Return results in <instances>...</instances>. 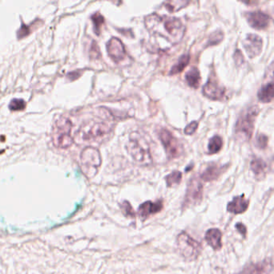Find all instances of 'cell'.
Here are the masks:
<instances>
[{
	"mask_svg": "<svg viewBox=\"0 0 274 274\" xmlns=\"http://www.w3.org/2000/svg\"><path fill=\"white\" fill-rule=\"evenodd\" d=\"M145 23L150 32L164 37L173 44L182 41L185 33V27L182 21L176 17L161 16L153 13L145 18Z\"/></svg>",
	"mask_w": 274,
	"mask_h": 274,
	"instance_id": "obj_1",
	"label": "cell"
},
{
	"mask_svg": "<svg viewBox=\"0 0 274 274\" xmlns=\"http://www.w3.org/2000/svg\"><path fill=\"white\" fill-rule=\"evenodd\" d=\"M127 151L138 164L147 166L152 164V156L150 145L143 135L137 131L131 133L127 143Z\"/></svg>",
	"mask_w": 274,
	"mask_h": 274,
	"instance_id": "obj_2",
	"label": "cell"
},
{
	"mask_svg": "<svg viewBox=\"0 0 274 274\" xmlns=\"http://www.w3.org/2000/svg\"><path fill=\"white\" fill-rule=\"evenodd\" d=\"M108 124L99 121H89L83 124L76 134V139L82 142H98L111 132Z\"/></svg>",
	"mask_w": 274,
	"mask_h": 274,
	"instance_id": "obj_3",
	"label": "cell"
},
{
	"mask_svg": "<svg viewBox=\"0 0 274 274\" xmlns=\"http://www.w3.org/2000/svg\"><path fill=\"white\" fill-rule=\"evenodd\" d=\"M73 123L66 117H59L55 123L53 131V143L58 148L67 149L70 147L74 142L71 135Z\"/></svg>",
	"mask_w": 274,
	"mask_h": 274,
	"instance_id": "obj_4",
	"label": "cell"
},
{
	"mask_svg": "<svg viewBox=\"0 0 274 274\" xmlns=\"http://www.w3.org/2000/svg\"><path fill=\"white\" fill-rule=\"evenodd\" d=\"M102 163L100 151L94 147H86L80 155V167L87 178H92L96 176Z\"/></svg>",
	"mask_w": 274,
	"mask_h": 274,
	"instance_id": "obj_5",
	"label": "cell"
},
{
	"mask_svg": "<svg viewBox=\"0 0 274 274\" xmlns=\"http://www.w3.org/2000/svg\"><path fill=\"white\" fill-rule=\"evenodd\" d=\"M177 248L180 254L188 261L195 260L201 253L200 243L194 240L185 232H182L177 238Z\"/></svg>",
	"mask_w": 274,
	"mask_h": 274,
	"instance_id": "obj_6",
	"label": "cell"
},
{
	"mask_svg": "<svg viewBox=\"0 0 274 274\" xmlns=\"http://www.w3.org/2000/svg\"><path fill=\"white\" fill-rule=\"evenodd\" d=\"M258 113V107L253 106L238 118L236 125V132L243 140L246 141L251 138L254 132L255 120Z\"/></svg>",
	"mask_w": 274,
	"mask_h": 274,
	"instance_id": "obj_7",
	"label": "cell"
},
{
	"mask_svg": "<svg viewBox=\"0 0 274 274\" xmlns=\"http://www.w3.org/2000/svg\"><path fill=\"white\" fill-rule=\"evenodd\" d=\"M159 137L165 149L168 158H177L182 156L183 146L169 130L161 129L159 132Z\"/></svg>",
	"mask_w": 274,
	"mask_h": 274,
	"instance_id": "obj_8",
	"label": "cell"
},
{
	"mask_svg": "<svg viewBox=\"0 0 274 274\" xmlns=\"http://www.w3.org/2000/svg\"><path fill=\"white\" fill-rule=\"evenodd\" d=\"M202 197H203V185L201 182L200 181L199 178L193 177L191 178L187 187L185 197L183 202V209L201 203Z\"/></svg>",
	"mask_w": 274,
	"mask_h": 274,
	"instance_id": "obj_9",
	"label": "cell"
},
{
	"mask_svg": "<svg viewBox=\"0 0 274 274\" xmlns=\"http://www.w3.org/2000/svg\"><path fill=\"white\" fill-rule=\"evenodd\" d=\"M262 102L267 103L274 99V59L268 67L265 76V82L261 85L257 94Z\"/></svg>",
	"mask_w": 274,
	"mask_h": 274,
	"instance_id": "obj_10",
	"label": "cell"
},
{
	"mask_svg": "<svg viewBox=\"0 0 274 274\" xmlns=\"http://www.w3.org/2000/svg\"><path fill=\"white\" fill-rule=\"evenodd\" d=\"M107 52L109 57L116 64H120L127 59L128 55L125 45L120 39L112 37L107 43Z\"/></svg>",
	"mask_w": 274,
	"mask_h": 274,
	"instance_id": "obj_11",
	"label": "cell"
},
{
	"mask_svg": "<svg viewBox=\"0 0 274 274\" xmlns=\"http://www.w3.org/2000/svg\"><path fill=\"white\" fill-rule=\"evenodd\" d=\"M243 44L250 58H254L258 56L262 51V39L257 35H248Z\"/></svg>",
	"mask_w": 274,
	"mask_h": 274,
	"instance_id": "obj_12",
	"label": "cell"
},
{
	"mask_svg": "<svg viewBox=\"0 0 274 274\" xmlns=\"http://www.w3.org/2000/svg\"><path fill=\"white\" fill-rule=\"evenodd\" d=\"M246 18L249 24L256 29H264L267 28L270 21V16L261 11L248 12Z\"/></svg>",
	"mask_w": 274,
	"mask_h": 274,
	"instance_id": "obj_13",
	"label": "cell"
},
{
	"mask_svg": "<svg viewBox=\"0 0 274 274\" xmlns=\"http://www.w3.org/2000/svg\"><path fill=\"white\" fill-rule=\"evenodd\" d=\"M164 203L162 200L156 202L146 201L139 207L138 214L142 219H146L151 215H156L162 211Z\"/></svg>",
	"mask_w": 274,
	"mask_h": 274,
	"instance_id": "obj_14",
	"label": "cell"
},
{
	"mask_svg": "<svg viewBox=\"0 0 274 274\" xmlns=\"http://www.w3.org/2000/svg\"><path fill=\"white\" fill-rule=\"evenodd\" d=\"M203 94L212 100H221L225 95V89L216 80L210 79L203 87Z\"/></svg>",
	"mask_w": 274,
	"mask_h": 274,
	"instance_id": "obj_15",
	"label": "cell"
},
{
	"mask_svg": "<svg viewBox=\"0 0 274 274\" xmlns=\"http://www.w3.org/2000/svg\"><path fill=\"white\" fill-rule=\"evenodd\" d=\"M272 269V263L265 260L262 262L249 265L245 268L243 274H269Z\"/></svg>",
	"mask_w": 274,
	"mask_h": 274,
	"instance_id": "obj_16",
	"label": "cell"
},
{
	"mask_svg": "<svg viewBox=\"0 0 274 274\" xmlns=\"http://www.w3.org/2000/svg\"><path fill=\"white\" fill-rule=\"evenodd\" d=\"M249 201L245 199L244 196H237L227 206V210L234 214H240L247 210Z\"/></svg>",
	"mask_w": 274,
	"mask_h": 274,
	"instance_id": "obj_17",
	"label": "cell"
},
{
	"mask_svg": "<svg viewBox=\"0 0 274 274\" xmlns=\"http://www.w3.org/2000/svg\"><path fill=\"white\" fill-rule=\"evenodd\" d=\"M222 233L218 229H211L205 233V240L214 250H219L222 247Z\"/></svg>",
	"mask_w": 274,
	"mask_h": 274,
	"instance_id": "obj_18",
	"label": "cell"
},
{
	"mask_svg": "<svg viewBox=\"0 0 274 274\" xmlns=\"http://www.w3.org/2000/svg\"><path fill=\"white\" fill-rule=\"evenodd\" d=\"M185 80L189 86L197 89L201 81V77L199 69L196 67H192L186 73Z\"/></svg>",
	"mask_w": 274,
	"mask_h": 274,
	"instance_id": "obj_19",
	"label": "cell"
},
{
	"mask_svg": "<svg viewBox=\"0 0 274 274\" xmlns=\"http://www.w3.org/2000/svg\"><path fill=\"white\" fill-rule=\"evenodd\" d=\"M222 173V167H218L217 165H212L207 167L201 176V178L205 182L215 180Z\"/></svg>",
	"mask_w": 274,
	"mask_h": 274,
	"instance_id": "obj_20",
	"label": "cell"
},
{
	"mask_svg": "<svg viewBox=\"0 0 274 274\" xmlns=\"http://www.w3.org/2000/svg\"><path fill=\"white\" fill-rule=\"evenodd\" d=\"M250 167H251L252 171L256 176V178H262L263 177H265L267 165L263 160L260 159V158H255L252 161Z\"/></svg>",
	"mask_w": 274,
	"mask_h": 274,
	"instance_id": "obj_21",
	"label": "cell"
},
{
	"mask_svg": "<svg viewBox=\"0 0 274 274\" xmlns=\"http://www.w3.org/2000/svg\"><path fill=\"white\" fill-rule=\"evenodd\" d=\"M189 61H190V56L188 54H184V55L182 56L177 60V63L172 67V69H170V75H176V74L182 73L183 69L187 67Z\"/></svg>",
	"mask_w": 274,
	"mask_h": 274,
	"instance_id": "obj_22",
	"label": "cell"
},
{
	"mask_svg": "<svg viewBox=\"0 0 274 274\" xmlns=\"http://www.w3.org/2000/svg\"><path fill=\"white\" fill-rule=\"evenodd\" d=\"M222 146H223V140L220 136L216 135L209 140V146H208L209 153L211 155L218 153L221 150Z\"/></svg>",
	"mask_w": 274,
	"mask_h": 274,
	"instance_id": "obj_23",
	"label": "cell"
},
{
	"mask_svg": "<svg viewBox=\"0 0 274 274\" xmlns=\"http://www.w3.org/2000/svg\"><path fill=\"white\" fill-rule=\"evenodd\" d=\"M91 21L94 24V32L97 36H100L101 29L105 23L104 16L100 14V12H95V14L91 16Z\"/></svg>",
	"mask_w": 274,
	"mask_h": 274,
	"instance_id": "obj_24",
	"label": "cell"
},
{
	"mask_svg": "<svg viewBox=\"0 0 274 274\" xmlns=\"http://www.w3.org/2000/svg\"><path fill=\"white\" fill-rule=\"evenodd\" d=\"M182 180V173L178 171H175L166 176V184L168 188H172L174 186L179 185Z\"/></svg>",
	"mask_w": 274,
	"mask_h": 274,
	"instance_id": "obj_25",
	"label": "cell"
},
{
	"mask_svg": "<svg viewBox=\"0 0 274 274\" xmlns=\"http://www.w3.org/2000/svg\"><path fill=\"white\" fill-rule=\"evenodd\" d=\"M189 3L188 1H169L165 2V7L171 12H177Z\"/></svg>",
	"mask_w": 274,
	"mask_h": 274,
	"instance_id": "obj_26",
	"label": "cell"
},
{
	"mask_svg": "<svg viewBox=\"0 0 274 274\" xmlns=\"http://www.w3.org/2000/svg\"><path fill=\"white\" fill-rule=\"evenodd\" d=\"M120 210L122 212L123 215L126 217H130V218H134L136 216V213L133 210V208L131 207L129 202L125 200L120 204Z\"/></svg>",
	"mask_w": 274,
	"mask_h": 274,
	"instance_id": "obj_27",
	"label": "cell"
},
{
	"mask_svg": "<svg viewBox=\"0 0 274 274\" xmlns=\"http://www.w3.org/2000/svg\"><path fill=\"white\" fill-rule=\"evenodd\" d=\"M25 101L22 99H14L11 101L9 105V108L13 111H18V110H23L25 109Z\"/></svg>",
	"mask_w": 274,
	"mask_h": 274,
	"instance_id": "obj_28",
	"label": "cell"
},
{
	"mask_svg": "<svg viewBox=\"0 0 274 274\" xmlns=\"http://www.w3.org/2000/svg\"><path fill=\"white\" fill-rule=\"evenodd\" d=\"M223 37H224V35L221 32H216L213 34L211 35L210 37H209V42H208V46L211 45H216L218 43H220L223 39Z\"/></svg>",
	"mask_w": 274,
	"mask_h": 274,
	"instance_id": "obj_29",
	"label": "cell"
},
{
	"mask_svg": "<svg viewBox=\"0 0 274 274\" xmlns=\"http://www.w3.org/2000/svg\"><path fill=\"white\" fill-rule=\"evenodd\" d=\"M268 144V137L265 135H258L256 137V146L260 149H265Z\"/></svg>",
	"mask_w": 274,
	"mask_h": 274,
	"instance_id": "obj_30",
	"label": "cell"
},
{
	"mask_svg": "<svg viewBox=\"0 0 274 274\" xmlns=\"http://www.w3.org/2000/svg\"><path fill=\"white\" fill-rule=\"evenodd\" d=\"M90 57L92 59H98L100 57V48L98 47L97 43H95V41H92L91 43Z\"/></svg>",
	"mask_w": 274,
	"mask_h": 274,
	"instance_id": "obj_31",
	"label": "cell"
},
{
	"mask_svg": "<svg viewBox=\"0 0 274 274\" xmlns=\"http://www.w3.org/2000/svg\"><path fill=\"white\" fill-rule=\"evenodd\" d=\"M198 127V122L197 121H192L190 124H188V126H186L184 129V133L186 135H192L195 133Z\"/></svg>",
	"mask_w": 274,
	"mask_h": 274,
	"instance_id": "obj_32",
	"label": "cell"
},
{
	"mask_svg": "<svg viewBox=\"0 0 274 274\" xmlns=\"http://www.w3.org/2000/svg\"><path fill=\"white\" fill-rule=\"evenodd\" d=\"M237 229L240 232V233H242V234H245L246 233V229H245V227L241 224H237Z\"/></svg>",
	"mask_w": 274,
	"mask_h": 274,
	"instance_id": "obj_33",
	"label": "cell"
}]
</instances>
